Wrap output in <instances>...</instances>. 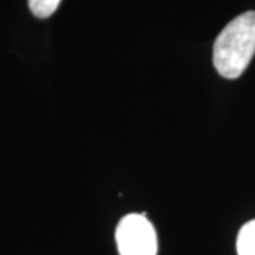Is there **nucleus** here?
<instances>
[{"instance_id": "nucleus-3", "label": "nucleus", "mask_w": 255, "mask_h": 255, "mask_svg": "<svg viewBox=\"0 0 255 255\" xmlns=\"http://www.w3.org/2000/svg\"><path fill=\"white\" fill-rule=\"evenodd\" d=\"M238 255H255V220L240 230L237 238Z\"/></svg>"}, {"instance_id": "nucleus-4", "label": "nucleus", "mask_w": 255, "mask_h": 255, "mask_svg": "<svg viewBox=\"0 0 255 255\" xmlns=\"http://www.w3.org/2000/svg\"><path fill=\"white\" fill-rule=\"evenodd\" d=\"M61 0H28V7L38 18L50 17L58 9Z\"/></svg>"}, {"instance_id": "nucleus-2", "label": "nucleus", "mask_w": 255, "mask_h": 255, "mask_svg": "<svg viewBox=\"0 0 255 255\" xmlns=\"http://www.w3.org/2000/svg\"><path fill=\"white\" fill-rule=\"evenodd\" d=\"M115 240L121 255H156L157 236L146 214H128L119 221Z\"/></svg>"}, {"instance_id": "nucleus-1", "label": "nucleus", "mask_w": 255, "mask_h": 255, "mask_svg": "<svg viewBox=\"0 0 255 255\" xmlns=\"http://www.w3.org/2000/svg\"><path fill=\"white\" fill-rule=\"evenodd\" d=\"M255 54V11H246L231 20L213 48V63L224 78L236 80L244 73Z\"/></svg>"}]
</instances>
